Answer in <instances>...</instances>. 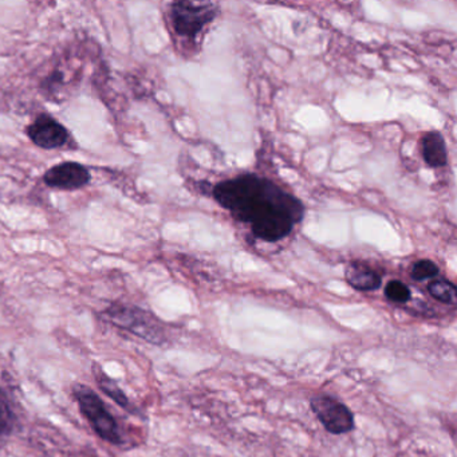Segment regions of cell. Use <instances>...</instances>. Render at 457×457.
<instances>
[{
  "mask_svg": "<svg viewBox=\"0 0 457 457\" xmlns=\"http://www.w3.org/2000/svg\"><path fill=\"white\" fill-rule=\"evenodd\" d=\"M216 202L237 220L250 224L258 239L279 242L303 219L304 207L293 195L255 175H242L213 188Z\"/></svg>",
  "mask_w": 457,
  "mask_h": 457,
  "instance_id": "6da1fadb",
  "label": "cell"
},
{
  "mask_svg": "<svg viewBox=\"0 0 457 457\" xmlns=\"http://www.w3.org/2000/svg\"><path fill=\"white\" fill-rule=\"evenodd\" d=\"M106 320L122 330L129 331L133 336L149 342L152 345L165 344V334L162 323L145 310L132 304L113 303L105 310Z\"/></svg>",
  "mask_w": 457,
  "mask_h": 457,
  "instance_id": "7a4b0ae2",
  "label": "cell"
},
{
  "mask_svg": "<svg viewBox=\"0 0 457 457\" xmlns=\"http://www.w3.org/2000/svg\"><path fill=\"white\" fill-rule=\"evenodd\" d=\"M73 395L79 411L89 422L96 435L106 443L120 445L122 443V436L119 422L114 419L103 398L92 387L82 384L74 385Z\"/></svg>",
  "mask_w": 457,
  "mask_h": 457,
  "instance_id": "3957f363",
  "label": "cell"
},
{
  "mask_svg": "<svg viewBox=\"0 0 457 457\" xmlns=\"http://www.w3.org/2000/svg\"><path fill=\"white\" fill-rule=\"evenodd\" d=\"M218 15L215 4L205 2H175L170 4L173 30L183 38L195 39Z\"/></svg>",
  "mask_w": 457,
  "mask_h": 457,
  "instance_id": "277c9868",
  "label": "cell"
},
{
  "mask_svg": "<svg viewBox=\"0 0 457 457\" xmlns=\"http://www.w3.org/2000/svg\"><path fill=\"white\" fill-rule=\"evenodd\" d=\"M312 409L320 424L333 435H344L354 429L352 411L331 395H315L312 400Z\"/></svg>",
  "mask_w": 457,
  "mask_h": 457,
  "instance_id": "5b68a950",
  "label": "cell"
},
{
  "mask_svg": "<svg viewBox=\"0 0 457 457\" xmlns=\"http://www.w3.org/2000/svg\"><path fill=\"white\" fill-rule=\"evenodd\" d=\"M28 136L42 149L63 148L71 140L69 130L49 114H39L28 127Z\"/></svg>",
  "mask_w": 457,
  "mask_h": 457,
  "instance_id": "8992f818",
  "label": "cell"
},
{
  "mask_svg": "<svg viewBox=\"0 0 457 457\" xmlns=\"http://www.w3.org/2000/svg\"><path fill=\"white\" fill-rule=\"evenodd\" d=\"M92 180L89 170L79 162H66L50 168L44 176L46 186L63 191L84 188Z\"/></svg>",
  "mask_w": 457,
  "mask_h": 457,
  "instance_id": "52a82bcc",
  "label": "cell"
},
{
  "mask_svg": "<svg viewBox=\"0 0 457 457\" xmlns=\"http://www.w3.org/2000/svg\"><path fill=\"white\" fill-rule=\"evenodd\" d=\"M347 283L357 291H374L381 287V277L370 267L360 262H354L347 266L345 271Z\"/></svg>",
  "mask_w": 457,
  "mask_h": 457,
  "instance_id": "ba28073f",
  "label": "cell"
},
{
  "mask_svg": "<svg viewBox=\"0 0 457 457\" xmlns=\"http://www.w3.org/2000/svg\"><path fill=\"white\" fill-rule=\"evenodd\" d=\"M422 159L432 168L445 167L448 162L445 140L438 132H429L422 137Z\"/></svg>",
  "mask_w": 457,
  "mask_h": 457,
  "instance_id": "9c48e42d",
  "label": "cell"
},
{
  "mask_svg": "<svg viewBox=\"0 0 457 457\" xmlns=\"http://www.w3.org/2000/svg\"><path fill=\"white\" fill-rule=\"evenodd\" d=\"M93 376H95L96 382H97L98 389L108 395L109 398L114 401L120 408L125 409L127 411H133L132 403H130L129 398L125 395L124 390L120 387V385L114 381L113 378L108 376L101 368V365L95 363L93 366Z\"/></svg>",
  "mask_w": 457,
  "mask_h": 457,
  "instance_id": "30bf717a",
  "label": "cell"
},
{
  "mask_svg": "<svg viewBox=\"0 0 457 457\" xmlns=\"http://www.w3.org/2000/svg\"><path fill=\"white\" fill-rule=\"evenodd\" d=\"M17 425V416L12 411V401L2 387H0V437L10 436Z\"/></svg>",
  "mask_w": 457,
  "mask_h": 457,
  "instance_id": "8fae6325",
  "label": "cell"
},
{
  "mask_svg": "<svg viewBox=\"0 0 457 457\" xmlns=\"http://www.w3.org/2000/svg\"><path fill=\"white\" fill-rule=\"evenodd\" d=\"M428 293L444 304H454L457 301L456 286L446 279H435L428 285Z\"/></svg>",
  "mask_w": 457,
  "mask_h": 457,
  "instance_id": "7c38bea8",
  "label": "cell"
},
{
  "mask_svg": "<svg viewBox=\"0 0 457 457\" xmlns=\"http://www.w3.org/2000/svg\"><path fill=\"white\" fill-rule=\"evenodd\" d=\"M438 272H440V270H438L437 264L433 263L429 259H424V261H419L413 264L411 270V277L416 282H424V280L437 277Z\"/></svg>",
  "mask_w": 457,
  "mask_h": 457,
  "instance_id": "4fadbf2b",
  "label": "cell"
},
{
  "mask_svg": "<svg viewBox=\"0 0 457 457\" xmlns=\"http://www.w3.org/2000/svg\"><path fill=\"white\" fill-rule=\"evenodd\" d=\"M385 296L390 302L403 304L411 301V294L405 283L401 282V280H392L385 287Z\"/></svg>",
  "mask_w": 457,
  "mask_h": 457,
  "instance_id": "5bb4252c",
  "label": "cell"
}]
</instances>
